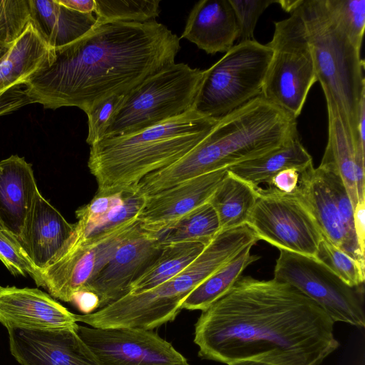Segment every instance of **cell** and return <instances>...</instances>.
I'll use <instances>...</instances> for the list:
<instances>
[{
	"mask_svg": "<svg viewBox=\"0 0 365 365\" xmlns=\"http://www.w3.org/2000/svg\"><path fill=\"white\" fill-rule=\"evenodd\" d=\"M334 321L294 287L240 276L195 324L198 356L227 365H321L338 349Z\"/></svg>",
	"mask_w": 365,
	"mask_h": 365,
	"instance_id": "6da1fadb",
	"label": "cell"
},
{
	"mask_svg": "<svg viewBox=\"0 0 365 365\" xmlns=\"http://www.w3.org/2000/svg\"><path fill=\"white\" fill-rule=\"evenodd\" d=\"M180 49V38L156 20L96 21L78 39L51 48L48 61L24 85L33 103L46 108L86 112L175 63Z\"/></svg>",
	"mask_w": 365,
	"mask_h": 365,
	"instance_id": "7a4b0ae2",
	"label": "cell"
},
{
	"mask_svg": "<svg viewBox=\"0 0 365 365\" xmlns=\"http://www.w3.org/2000/svg\"><path fill=\"white\" fill-rule=\"evenodd\" d=\"M297 118L259 96L218 118L182 158L138 184L148 196L186 180L258 158L298 135Z\"/></svg>",
	"mask_w": 365,
	"mask_h": 365,
	"instance_id": "3957f363",
	"label": "cell"
},
{
	"mask_svg": "<svg viewBox=\"0 0 365 365\" xmlns=\"http://www.w3.org/2000/svg\"><path fill=\"white\" fill-rule=\"evenodd\" d=\"M218 118L195 109L127 135L103 138L91 145L88 168L97 194L135 187L148 175L174 163L210 133Z\"/></svg>",
	"mask_w": 365,
	"mask_h": 365,
	"instance_id": "277c9868",
	"label": "cell"
},
{
	"mask_svg": "<svg viewBox=\"0 0 365 365\" xmlns=\"http://www.w3.org/2000/svg\"><path fill=\"white\" fill-rule=\"evenodd\" d=\"M297 8L304 23L317 81L326 101L337 108L344 122L360 140L358 118L365 96L361 50L334 19L324 0H301Z\"/></svg>",
	"mask_w": 365,
	"mask_h": 365,
	"instance_id": "5b68a950",
	"label": "cell"
},
{
	"mask_svg": "<svg viewBox=\"0 0 365 365\" xmlns=\"http://www.w3.org/2000/svg\"><path fill=\"white\" fill-rule=\"evenodd\" d=\"M258 241L247 224L220 231L178 274L150 290L125 295L121 304L126 319L133 327L148 330L175 320L183 301L196 287Z\"/></svg>",
	"mask_w": 365,
	"mask_h": 365,
	"instance_id": "8992f818",
	"label": "cell"
},
{
	"mask_svg": "<svg viewBox=\"0 0 365 365\" xmlns=\"http://www.w3.org/2000/svg\"><path fill=\"white\" fill-rule=\"evenodd\" d=\"M203 75L204 70L173 63L148 76L123 95L103 139L137 132L193 108Z\"/></svg>",
	"mask_w": 365,
	"mask_h": 365,
	"instance_id": "52a82bcc",
	"label": "cell"
},
{
	"mask_svg": "<svg viewBox=\"0 0 365 365\" xmlns=\"http://www.w3.org/2000/svg\"><path fill=\"white\" fill-rule=\"evenodd\" d=\"M272 51L256 40L239 42L209 68L193 109L219 118L261 96Z\"/></svg>",
	"mask_w": 365,
	"mask_h": 365,
	"instance_id": "ba28073f",
	"label": "cell"
},
{
	"mask_svg": "<svg viewBox=\"0 0 365 365\" xmlns=\"http://www.w3.org/2000/svg\"><path fill=\"white\" fill-rule=\"evenodd\" d=\"M297 7L287 19L274 22L272 38L267 43L272 54L262 91L265 99L296 118L317 81L304 23Z\"/></svg>",
	"mask_w": 365,
	"mask_h": 365,
	"instance_id": "9c48e42d",
	"label": "cell"
},
{
	"mask_svg": "<svg viewBox=\"0 0 365 365\" xmlns=\"http://www.w3.org/2000/svg\"><path fill=\"white\" fill-rule=\"evenodd\" d=\"M274 279L287 283L316 302L334 321L364 327V288L346 284L317 259L279 250Z\"/></svg>",
	"mask_w": 365,
	"mask_h": 365,
	"instance_id": "30bf717a",
	"label": "cell"
},
{
	"mask_svg": "<svg viewBox=\"0 0 365 365\" xmlns=\"http://www.w3.org/2000/svg\"><path fill=\"white\" fill-rule=\"evenodd\" d=\"M247 225L259 240L279 250L315 258L323 236L304 203L294 193L258 187Z\"/></svg>",
	"mask_w": 365,
	"mask_h": 365,
	"instance_id": "8fae6325",
	"label": "cell"
},
{
	"mask_svg": "<svg viewBox=\"0 0 365 365\" xmlns=\"http://www.w3.org/2000/svg\"><path fill=\"white\" fill-rule=\"evenodd\" d=\"M138 223L135 220L66 245L46 268L40 271V287L56 299L72 302L74 296L86 289Z\"/></svg>",
	"mask_w": 365,
	"mask_h": 365,
	"instance_id": "7c38bea8",
	"label": "cell"
},
{
	"mask_svg": "<svg viewBox=\"0 0 365 365\" xmlns=\"http://www.w3.org/2000/svg\"><path fill=\"white\" fill-rule=\"evenodd\" d=\"M76 331L102 365H190L153 330L78 325Z\"/></svg>",
	"mask_w": 365,
	"mask_h": 365,
	"instance_id": "4fadbf2b",
	"label": "cell"
},
{
	"mask_svg": "<svg viewBox=\"0 0 365 365\" xmlns=\"http://www.w3.org/2000/svg\"><path fill=\"white\" fill-rule=\"evenodd\" d=\"M163 245L140 224L120 243L111 259L85 290L99 299V309L130 293L132 284L153 264Z\"/></svg>",
	"mask_w": 365,
	"mask_h": 365,
	"instance_id": "5bb4252c",
	"label": "cell"
},
{
	"mask_svg": "<svg viewBox=\"0 0 365 365\" xmlns=\"http://www.w3.org/2000/svg\"><path fill=\"white\" fill-rule=\"evenodd\" d=\"M314 217L323 237L365 267L354 226V209L339 207L319 168L300 173L294 192Z\"/></svg>",
	"mask_w": 365,
	"mask_h": 365,
	"instance_id": "9a60e30c",
	"label": "cell"
},
{
	"mask_svg": "<svg viewBox=\"0 0 365 365\" xmlns=\"http://www.w3.org/2000/svg\"><path fill=\"white\" fill-rule=\"evenodd\" d=\"M7 330L11 354L21 365H102L75 329Z\"/></svg>",
	"mask_w": 365,
	"mask_h": 365,
	"instance_id": "2e32d148",
	"label": "cell"
},
{
	"mask_svg": "<svg viewBox=\"0 0 365 365\" xmlns=\"http://www.w3.org/2000/svg\"><path fill=\"white\" fill-rule=\"evenodd\" d=\"M227 169L201 175L146 196L138 217L140 227L159 234L194 209L207 202L227 174Z\"/></svg>",
	"mask_w": 365,
	"mask_h": 365,
	"instance_id": "e0dca14e",
	"label": "cell"
},
{
	"mask_svg": "<svg viewBox=\"0 0 365 365\" xmlns=\"http://www.w3.org/2000/svg\"><path fill=\"white\" fill-rule=\"evenodd\" d=\"M0 323L7 329L76 330L74 314L37 288L0 286Z\"/></svg>",
	"mask_w": 365,
	"mask_h": 365,
	"instance_id": "ac0fdd59",
	"label": "cell"
},
{
	"mask_svg": "<svg viewBox=\"0 0 365 365\" xmlns=\"http://www.w3.org/2000/svg\"><path fill=\"white\" fill-rule=\"evenodd\" d=\"M327 107L328 140L319 165L339 174L354 208L358 202L365 201V147L344 122L337 108L329 103Z\"/></svg>",
	"mask_w": 365,
	"mask_h": 365,
	"instance_id": "d6986e66",
	"label": "cell"
},
{
	"mask_svg": "<svg viewBox=\"0 0 365 365\" xmlns=\"http://www.w3.org/2000/svg\"><path fill=\"white\" fill-rule=\"evenodd\" d=\"M73 230L74 224L69 223L38 190L26 220L21 243L34 266L41 271L56 259Z\"/></svg>",
	"mask_w": 365,
	"mask_h": 365,
	"instance_id": "ffe728a7",
	"label": "cell"
},
{
	"mask_svg": "<svg viewBox=\"0 0 365 365\" xmlns=\"http://www.w3.org/2000/svg\"><path fill=\"white\" fill-rule=\"evenodd\" d=\"M145 199L146 197L133 187L118 192L96 193L89 202L76 211L78 221L65 246L78 243L138 220Z\"/></svg>",
	"mask_w": 365,
	"mask_h": 365,
	"instance_id": "44dd1931",
	"label": "cell"
},
{
	"mask_svg": "<svg viewBox=\"0 0 365 365\" xmlns=\"http://www.w3.org/2000/svg\"><path fill=\"white\" fill-rule=\"evenodd\" d=\"M238 36L239 27L230 0H200L191 9L180 38L215 54L228 51Z\"/></svg>",
	"mask_w": 365,
	"mask_h": 365,
	"instance_id": "7402d4cb",
	"label": "cell"
},
{
	"mask_svg": "<svg viewBox=\"0 0 365 365\" xmlns=\"http://www.w3.org/2000/svg\"><path fill=\"white\" fill-rule=\"evenodd\" d=\"M38 191L31 164L24 158L13 155L0 161V227L20 242Z\"/></svg>",
	"mask_w": 365,
	"mask_h": 365,
	"instance_id": "603a6c76",
	"label": "cell"
},
{
	"mask_svg": "<svg viewBox=\"0 0 365 365\" xmlns=\"http://www.w3.org/2000/svg\"><path fill=\"white\" fill-rule=\"evenodd\" d=\"M30 21L51 48L66 46L78 39L96 24L93 14H82L57 0H28Z\"/></svg>",
	"mask_w": 365,
	"mask_h": 365,
	"instance_id": "cb8c5ba5",
	"label": "cell"
},
{
	"mask_svg": "<svg viewBox=\"0 0 365 365\" xmlns=\"http://www.w3.org/2000/svg\"><path fill=\"white\" fill-rule=\"evenodd\" d=\"M51 51L29 21L0 58V92L24 84L48 60Z\"/></svg>",
	"mask_w": 365,
	"mask_h": 365,
	"instance_id": "d4e9b609",
	"label": "cell"
},
{
	"mask_svg": "<svg viewBox=\"0 0 365 365\" xmlns=\"http://www.w3.org/2000/svg\"><path fill=\"white\" fill-rule=\"evenodd\" d=\"M312 165V156L297 135L263 155L232 165L227 170L258 187L261 183L269 185L273 177L283 170L293 168L301 173Z\"/></svg>",
	"mask_w": 365,
	"mask_h": 365,
	"instance_id": "484cf974",
	"label": "cell"
},
{
	"mask_svg": "<svg viewBox=\"0 0 365 365\" xmlns=\"http://www.w3.org/2000/svg\"><path fill=\"white\" fill-rule=\"evenodd\" d=\"M258 187L227 170L208 201L217 215L221 231L247 224L256 202Z\"/></svg>",
	"mask_w": 365,
	"mask_h": 365,
	"instance_id": "4316f807",
	"label": "cell"
},
{
	"mask_svg": "<svg viewBox=\"0 0 365 365\" xmlns=\"http://www.w3.org/2000/svg\"><path fill=\"white\" fill-rule=\"evenodd\" d=\"M207 245L197 241L163 245L156 260L132 284L130 293L150 290L178 274L195 260Z\"/></svg>",
	"mask_w": 365,
	"mask_h": 365,
	"instance_id": "83f0119b",
	"label": "cell"
},
{
	"mask_svg": "<svg viewBox=\"0 0 365 365\" xmlns=\"http://www.w3.org/2000/svg\"><path fill=\"white\" fill-rule=\"evenodd\" d=\"M253 245H247L235 257L196 287L183 301L182 309L202 311L223 296L245 268L259 258L251 255Z\"/></svg>",
	"mask_w": 365,
	"mask_h": 365,
	"instance_id": "f1b7e54d",
	"label": "cell"
},
{
	"mask_svg": "<svg viewBox=\"0 0 365 365\" xmlns=\"http://www.w3.org/2000/svg\"><path fill=\"white\" fill-rule=\"evenodd\" d=\"M220 231L217 215L207 202L157 235L163 245L184 241H197L208 245Z\"/></svg>",
	"mask_w": 365,
	"mask_h": 365,
	"instance_id": "f546056e",
	"label": "cell"
},
{
	"mask_svg": "<svg viewBox=\"0 0 365 365\" xmlns=\"http://www.w3.org/2000/svg\"><path fill=\"white\" fill-rule=\"evenodd\" d=\"M158 0H95L94 14L97 21L146 22L158 16Z\"/></svg>",
	"mask_w": 365,
	"mask_h": 365,
	"instance_id": "4dcf8cb0",
	"label": "cell"
},
{
	"mask_svg": "<svg viewBox=\"0 0 365 365\" xmlns=\"http://www.w3.org/2000/svg\"><path fill=\"white\" fill-rule=\"evenodd\" d=\"M348 285L364 287L365 267L344 251L322 237L316 257Z\"/></svg>",
	"mask_w": 365,
	"mask_h": 365,
	"instance_id": "1f68e13d",
	"label": "cell"
},
{
	"mask_svg": "<svg viewBox=\"0 0 365 365\" xmlns=\"http://www.w3.org/2000/svg\"><path fill=\"white\" fill-rule=\"evenodd\" d=\"M324 3L336 22L361 50L365 29V0H324Z\"/></svg>",
	"mask_w": 365,
	"mask_h": 365,
	"instance_id": "d6a6232c",
	"label": "cell"
},
{
	"mask_svg": "<svg viewBox=\"0 0 365 365\" xmlns=\"http://www.w3.org/2000/svg\"><path fill=\"white\" fill-rule=\"evenodd\" d=\"M0 260L14 276L29 275L38 287L41 272L32 264L19 239L0 227Z\"/></svg>",
	"mask_w": 365,
	"mask_h": 365,
	"instance_id": "836d02e7",
	"label": "cell"
},
{
	"mask_svg": "<svg viewBox=\"0 0 365 365\" xmlns=\"http://www.w3.org/2000/svg\"><path fill=\"white\" fill-rule=\"evenodd\" d=\"M30 20L28 0H0V40L11 44Z\"/></svg>",
	"mask_w": 365,
	"mask_h": 365,
	"instance_id": "e575fe53",
	"label": "cell"
},
{
	"mask_svg": "<svg viewBox=\"0 0 365 365\" xmlns=\"http://www.w3.org/2000/svg\"><path fill=\"white\" fill-rule=\"evenodd\" d=\"M239 27V42L255 40L254 31L262 13L277 0H230Z\"/></svg>",
	"mask_w": 365,
	"mask_h": 365,
	"instance_id": "d590c367",
	"label": "cell"
},
{
	"mask_svg": "<svg viewBox=\"0 0 365 365\" xmlns=\"http://www.w3.org/2000/svg\"><path fill=\"white\" fill-rule=\"evenodd\" d=\"M124 94L113 95L93 104L85 113L88 117L86 143L92 145L103 139L108 122Z\"/></svg>",
	"mask_w": 365,
	"mask_h": 365,
	"instance_id": "8d00e7d4",
	"label": "cell"
},
{
	"mask_svg": "<svg viewBox=\"0 0 365 365\" xmlns=\"http://www.w3.org/2000/svg\"><path fill=\"white\" fill-rule=\"evenodd\" d=\"M33 103L24 84H20L0 92V116L9 114L23 106Z\"/></svg>",
	"mask_w": 365,
	"mask_h": 365,
	"instance_id": "74e56055",
	"label": "cell"
},
{
	"mask_svg": "<svg viewBox=\"0 0 365 365\" xmlns=\"http://www.w3.org/2000/svg\"><path fill=\"white\" fill-rule=\"evenodd\" d=\"M300 173L295 169H285L275 175L269 186L285 193H293L297 187Z\"/></svg>",
	"mask_w": 365,
	"mask_h": 365,
	"instance_id": "f35d334b",
	"label": "cell"
},
{
	"mask_svg": "<svg viewBox=\"0 0 365 365\" xmlns=\"http://www.w3.org/2000/svg\"><path fill=\"white\" fill-rule=\"evenodd\" d=\"M365 201L358 202L354 210V226L357 242L363 255L365 252Z\"/></svg>",
	"mask_w": 365,
	"mask_h": 365,
	"instance_id": "ab89813d",
	"label": "cell"
},
{
	"mask_svg": "<svg viewBox=\"0 0 365 365\" xmlns=\"http://www.w3.org/2000/svg\"><path fill=\"white\" fill-rule=\"evenodd\" d=\"M78 309L85 314L93 312L96 309H99V299L93 292L83 290L77 293L72 301Z\"/></svg>",
	"mask_w": 365,
	"mask_h": 365,
	"instance_id": "60d3db41",
	"label": "cell"
},
{
	"mask_svg": "<svg viewBox=\"0 0 365 365\" xmlns=\"http://www.w3.org/2000/svg\"><path fill=\"white\" fill-rule=\"evenodd\" d=\"M57 1L82 14H93L96 7L95 0H57Z\"/></svg>",
	"mask_w": 365,
	"mask_h": 365,
	"instance_id": "b9f144b4",
	"label": "cell"
},
{
	"mask_svg": "<svg viewBox=\"0 0 365 365\" xmlns=\"http://www.w3.org/2000/svg\"><path fill=\"white\" fill-rule=\"evenodd\" d=\"M357 129L361 143L365 147V96L361 101Z\"/></svg>",
	"mask_w": 365,
	"mask_h": 365,
	"instance_id": "7bdbcfd3",
	"label": "cell"
},
{
	"mask_svg": "<svg viewBox=\"0 0 365 365\" xmlns=\"http://www.w3.org/2000/svg\"><path fill=\"white\" fill-rule=\"evenodd\" d=\"M301 0H288L279 1L277 0L276 4H279L281 7L287 12L292 13L299 4Z\"/></svg>",
	"mask_w": 365,
	"mask_h": 365,
	"instance_id": "ee69618b",
	"label": "cell"
},
{
	"mask_svg": "<svg viewBox=\"0 0 365 365\" xmlns=\"http://www.w3.org/2000/svg\"><path fill=\"white\" fill-rule=\"evenodd\" d=\"M11 45L0 40V58L8 51Z\"/></svg>",
	"mask_w": 365,
	"mask_h": 365,
	"instance_id": "f6af8a7d",
	"label": "cell"
},
{
	"mask_svg": "<svg viewBox=\"0 0 365 365\" xmlns=\"http://www.w3.org/2000/svg\"><path fill=\"white\" fill-rule=\"evenodd\" d=\"M229 365H269V364H265L257 363V362H254V361H239V362L232 363Z\"/></svg>",
	"mask_w": 365,
	"mask_h": 365,
	"instance_id": "bcb514c9",
	"label": "cell"
}]
</instances>
